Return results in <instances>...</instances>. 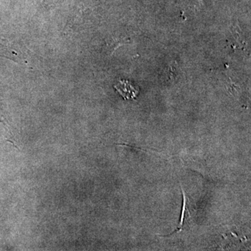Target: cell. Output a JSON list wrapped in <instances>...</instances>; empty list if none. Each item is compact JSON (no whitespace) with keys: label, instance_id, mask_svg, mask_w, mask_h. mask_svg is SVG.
Masks as SVG:
<instances>
[{"label":"cell","instance_id":"1","mask_svg":"<svg viewBox=\"0 0 251 251\" xmlns=\"http://www.w3.org/2000/svg\"><path fill=\"white\" fill-rule=\"evenodd\" d=\"M114 87L125 99H134L139 94V90L128 80H120Z\"/></svg>","mask_w":251,"mask_h":251},{"label":"cell","instance_id":"2","mask_svg":"<svg viewBox=\"0 0 251 251\" xmlns=\"http://www.w3.org/2000/svg\"><path fill=\"white\" fill-rule=\"evenodd\" d=\"M183 198H184V204H183V209L181 211V219H180V224L179 227L175 231H181L183 229V226H184V219L186 218V213L188 212L187 207V198L186 197L184 190L182 189Z\"/></svg>","mask_w":251,"mask_h":251}]
</instances>
